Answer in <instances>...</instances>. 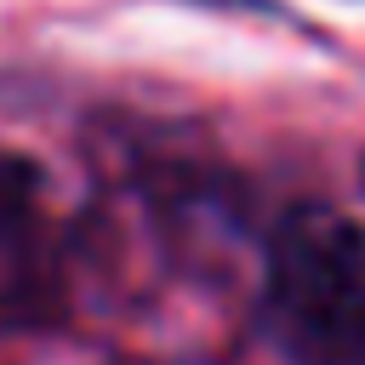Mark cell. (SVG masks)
<instances>
[{"instance_id": "1", "label": "cell", "mask_w": 365, "mask_h": 365, "mask_svg": "<svg viewBox=\"0 0 365 365\" xmlns=\"http://www.w3.org/2000/svg\"><path fill=\"white\" fill-rule=\"evenodd\" d=\"M262 325L291 365H365V228L297 205L268 234Z\"/></svg>"}, {"instance_id": "2", "label": "cell", "mask_w": 365, "mask_h": 365, "mask_svg": "<svg viewBox=\"0 0 365 365\" xmlns=\"http://www.w3.org/2000/svg\"><path fill=\"white\" fill-rule=\"evenodd\" d=\"M23 188H29V171L11 165V160H0V211H11L23 200Z\"/></svg>"}]
</instances>
